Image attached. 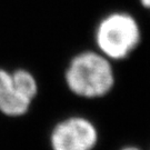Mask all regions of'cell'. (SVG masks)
I'll return each instance as SVG.
<instances>
[{"mask_svg": "<svg viewBox=\"0 0 150 150\" xmlns=\"http://www.w3.org/2000/svg\"><path fill=\"white\" fill-rule=\"evenodd\" d=\"M31 102L18 89L10 70L0 68V112L9 117H19L27 113Z\"/></svg>", "mask_w": 150, "mask_h": 150, "instance_id": "cell-4", "label": "cell"}, {"mask_svg": "<svg viewBox=\"0 0 150 150\" xmlns=\"http://www.w3.org/2000/svg\"><path fill=\"white\" fill-rule=\"evenodd\" d=\"M64 79L74 95L85 99H97L106 96L113 88L115 69L102 54L83 51L68 62Z\"/></svg>", "mask_w": 150, "mask_h": 150, "instance_id": "cell-1", "label": "cell"}, {"mask_svg": "<svg viewBox=\"0 0 150 150\" xmlns=\"http://www.w3.org/2000/svg\"><path fill=\"white\" fill-rule=\"evenodd\" d=\"M140 28L132 16L126 12H113L99 22L96 41L108 59L122 60L137 48L140 42Z\"/></svg>", "mask_w": 150, "mask_h": 150, "instance_id": "cell-2", "label": "cell"}, {"mask_svg": "<svg viewBox=\"0 0 150 150\" xmlns=\"http://www.w3.org/2000/svg\"><path fill=\"white\" fill-rule=\"evenodd\" d=\"M140 2H141V5L144 6V7L150 9V0H140Z\"/></svg>", "mask_w": 150, "mask_h": 150, "instance_id": "cell-6", "label": "cell"}, {"mask_svg": "<svg viewBox=\"0 0 150 150\" xmlns=\"http://www.w3.org/2000/svg\"><path fill=\"white\" fill-rule=\"evenodd\" d=\"M97 140L98 132L93 123L80 116L59 121L50 134L52 150H92Z\"/></svg>", "mask_w": 150, "mask_h": 150, "instance_id": "cell-3", "label": "cell"}, {"mask_svg": "<svg viewBox=\"0 0 150 150\" xmlns=\"http://www.w3.org/2000/svg\"><path fill=\"white\" fill-rule=\"evenodd\" d=\"M120 150H141V149L138 148V147H136V146H126V147L121 148Z\"/></svg>", "mask_w": 150, "mask_h": 150, "instance_id": "cell-5", "label": "cell"}]
</instances>
